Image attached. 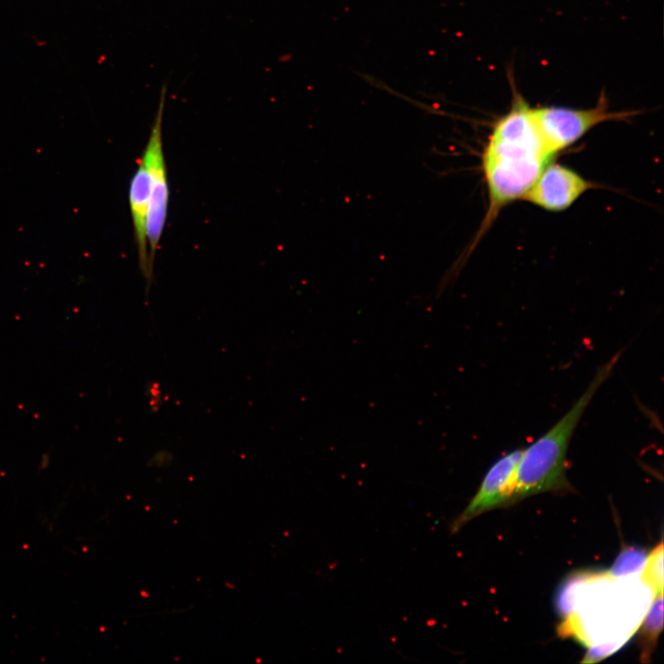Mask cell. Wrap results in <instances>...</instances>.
I'll list each match as a JSON object with an SVG mask.
<instances>
[{
	"label": "cell",
	"mask_w": 664,
	"mask_h": 664,
	"mask_svg": "<svg viewBox=\"0 0 664 664\" xmlns=\"http://www.w3.org/2000/svg\"><path fill=\"white\" fill-rule=\"evenodd\" d=\"M511 88V107L495 122L482 155L488 208L474 240L451 269L449 278L457 275L502 210L524 198L555 156L540 132L533 108L518 90Z\"/></svg>",
	"instance_id": "cell-1"
},
{
	"label": "cell",
	"mask_w": 664,
	"mask_h": 664,
	"mask_svg": "<svg viewBox=\"0 0 664 664\" xmlns=\"http://www.w3.org/2000/svg\"><path fill=\"white\" fill-rule=\"evenodd\" d=\"M623 351L603 364L571 409L542 436L524 449L516 470L510 505L532 496L574 491L568 478V452L588 405L610 378Z\"/></svg>",
	"instance_id": "cell-2"
},
{
	"label": "cell",
	"mask_w": 664,
	"mask_h": 664,
	"mask_svg": "<svg viewBox=\"0 0 664 664\" xmlns=\"http://www.w3.org/2000/svg\"><path fill=\"white\" fill-rule=\"evenodd\" d=\"M635 114L611 112L605 95H601L597 105L588 109L564 107L533 108L540 132L555 156L567 149L602 123L627 119Z\"/></svg>",
	"instance_id": "cell-3"
},
{
	"label": "cell",
	"mask_w": 664,
	"mask_h": 664,
	"mask_svg": "<svg viewBox=\"0 0 664 664\" xmlns=\"http://www.w3.org/2000/svg\"><path fill=\"white\" fill-rule=\"evenodd\" d=\"M166 84L160 94L159 107L141 160L149 175V210L147 218V236L149 257L155 266L160 240L166 223L169 187L163 143V120L166 101Z\"/></svg>",
	"instance_id": "cell-4"
},
{
	"label": "cell",
	"mask_w": 664,
	"mask_h": 664,
	"mask_svg": "<svg viewBox=\"0 0 664 664\" xmlns=\"http://www.w3.org/2000/svg\"><path fill=\"white\" fill-rule=\"evenodd\" d=\"M523 452L524 450H516L491 467L476 496L452 522V533L459 532L484 513L510 506Z\"/></svg>",
	"instance_id": "cell-5"
},
{
	"label": "cell",
	"mask_w": 664,
	"mask_h": 664,
	"mask_svg": "<svg viewBox=\"0 0 664 664\" xmlns=\"http://www.w3.org/2000/svg\"><path fill=\"white\" fill-rule=\"evenodd\" d=\"M594 187L570 167L550 163L524 200L546 211L562 212L572 207Z\"/></svg>",
	"instance_id": "cell-6"
},
{
	"label": "cell",
	"mask_w": 664,
	"mask_h": 664,
	"mask_svg": "<svg viewBox=\"0 0 664 664\" xmlns=\"http://www.w3.org/2000/svg\"><path fill=\"white\" fill-rule=\"evenodd\" d=\"M129 200L140 268L147 282V286L149 288L153 282L155 268L150 260L149 244H148L147 236V218L148 210H149V175H148L147 167L141 159L131 182Z\"/></svg>",
	"instance_id": "cell-7"
},
{
	"label": "cell",
	"mask_w": 664,
	"mask_h": 664,
	"mask_svg": "<svg viewBox=\"0 0 664 664\" xmlns=\"http://www.w3.org/2000/svg\"><path fill=\"white\" fill-rule=\"evenodd\" d=\"M643 626L638 633V644L642 650V661L650 662L656 649L658 638L663 629V593L654 596Z\"/></svg>",
	"instance_id": "cell-8"
},
{
	"label": "cell",
	"mask_w": 664,
	"mask_h": 664,
	"mask_svg": "<svg viewBox=\"0 0 664 664\" xmlns=\"http://www.w3.org/2000/svg\"><path fill=\"white\" fill-rule=\"evenodd\" d=\"M663 545L660 543L646 560L642 580L655 596L663 593Z\"/></svg>",
	"instance_id": "cell-9"
},
{
	"label": "cell",
	"mask_w": 664,
	"mask_h": 664,
	"mask_svg": "<svg viewBox=\"0 0 664 664\" xmlns=\"http://www.w3.org/2000/svg\"><path fill=\"white\" fill-rule=\"evenodd\" d=\"M148 395H149L150 398V405L156 410L158 407H160L162 404V392L159 388V385L157 383L150 384L149 387H148Z\"/></svg>",
	"instance_id": "cell-10"
}]
</instances>
